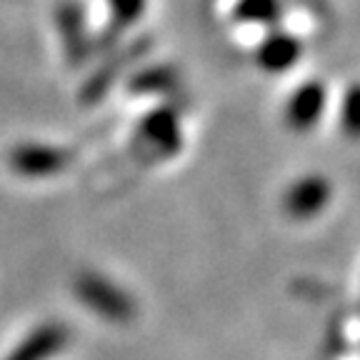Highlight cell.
<instances>
[{
    "label": "cell",
    "mask_w": 360,
    "mask_h": 360,
    "mask_svg": "<svg viewBox=\"0 0 360 360\" xmlns=\"http://www.w3.org/2000/svg\"><path fill=\"white\" fill-rule=\"evenodd\" d=\"M330 183L323 175H305V178L295 180L285 191L283 208H285V213L290 218L308 220L321 213V210H326V205L330 202Z\"/></svg>",
    "instance_id": "cell-1"
},
{
    "label": "cell",
    "mask_w": 360,
    "mask_h": 360,
    "mask_svg": "<svg viewBox=\"0 0 360 360\" xmlns=\"http://www.w3.org/2000/svg\"><path fill=\"white\" fill-rule=\"evenodd\" d=\"M328 105V90L318 80H308L300 88L292 90V96L288 98L285 105V120L292 130L305 133V130L315 128L321 123L323 112Z\"/></svg>",
    "instance_id": "cell-2"
},
{
    "label": "cell",
    "mask_w": 360,
    "mask_h": 360,
    "mask_svg": "<svg viewBox=\"0 0 360 360\" xmlns=\"http://www.w3.org/2000/svg\"><path fill=\"white\" fill-rule=\"evenodd\" d=\"M303 56V43L290 33H270L265 40H260L255 60L265 73H285Z\"/></svg>",
    "instance_id": "cell-3"
},
{
    "label": "cell",
    "mask_w": 360,
    "mask_h": 360,
    "mask_svg": "<svg viewBox=\"0 0 360 360\" xmlns=\"http://www.w3.org/2000/svg\"><path fill=\"white\" fill-rule=\"evenodd\" d=\"M278 13H281L278 0H238L233 15L238 22H248V25H268L276 20Z\"/></svg>",
    "instance_id": "cell-4"
},
{
    "label": "cell",
    "mask_w": 360,
    "mask_h": 360,
    "mask_svg": "<svg viewBox=\"0 0 360 360\" xmlns=\"http://www.w3.org/2000/svg\"><path fill=\"white\" fill-rule=\"evenodd\" d=\"M340 130L350 141H360V83L345 90L340 103Z\"/></svg>",
    "instance_id": "cell-5"
}]
</instances>
